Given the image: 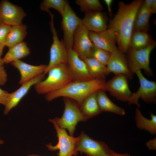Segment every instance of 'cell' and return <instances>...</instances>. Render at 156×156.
Returning a JSON list of instances; mask_svg holds the SVG:
<instances>
[{
  "label": "cell",
  "mask_w": 156,
  "mask_h": 156,
  "mask_svg": "<svg viewBox=\"0 0 156 156\" xmlns=\"http://www.w3.org/2000/svg\"><path fill=\"white\" fill-rule=\"evenodd\" d=\"M143 1L135 0L128 4L119 2L118 11L108 25L107 29L114 34L118 48L123 53L129 47L135 16Z\"/></svg>",
  "instance_id": "cell-1"
},
{
  "label": "cell",
  "mask_w": 156,
  "mask_h": 156,
  "mask_svg": "<svg viewBox=\"0 0 156 156\" xmlns=\"http://www.w3.org/2000/svg\"><path fill=\"white\" fill-rule=\"evenodd\" d=\"M105 82V80L98 79L73 81L61 89L45 94V98L47 101H51L58 97H66L74 100L80 106L88 95L102 90Z\"/></svg>",
  "instance_id": "cell-2"
},
{
  "label": "cell",
  "mask_w": 156,
  "mask_h": 156,
  "mask_svg": "<svg viewBox=\"0 0 156 156\" xmlns=\"http://www.w3.org/2000/svg\"><path fill=\"white\" fill-rule=\"evenodd\" d=\"M47 77L34 85L39 94H46L64 87L73 81L67 63H62L51 68Z\"/></svg>",
  "instance_id": "cell-3"
},
{
  "label": "cell",
  "mask_w": 156,
  "mask_h": 156,
  "mask_svg": "<svg viewBox=\"0 0 156 156\" xmlns=\"http://www.w3.org/2000/svg\"><path fill=\"white\" fill-rule=\"evenodd\" d=\"M65 107L61 118H54L57 125L60 128L68 130L69 135L73 136L77 124L87 119L82 114L77 103L70 99L64 97Z\"/></svg>",
  "instance_id": "cell-4"
},
{
  "label": "cell",
  "mask_w": 156,
  "mask_h": 156,
  "mask_svg": "<svg viewBox=\"0 0 156 156\" xmlns=\"http://www.w3.org/2000/svg\"><path fill=\"white\" fill-rule=\"evenodd\" d=\"M156 45V42L154 41L143 48L135 49L129 48L126 52H127V60L129 69L132 74L143 69L148 76H153V72L150 67V57Z\"/></svg>",
  "instance_id": "cell-5"
},
{
  "label": "cell",
  "mask_w": 156,
  "mask_h": 156,
  "mask_svg": "<svg viewBox=\"0 0 156 156\" xmlns=\"http://www.w3.org/2000/svg\"><path fill=\"white\" fill-rule=\"evenodd\" d=\"M76 145L77 151L88 156H113L115 152L104 142L95 140L82 131Z\"/></svg>",
  "instance_id": "cell-6"
},
{
  "label": "cell",
  "mask_w": 156,
  "mask_h": 156,
  "mask_svg": "<svg viewBox=\"0 0 156 156\" xmlns=\"http://www.w3.org/2000/svg\"><path fill=\"white\" fill-rule=\"evenodd\" d=\"M49 121L52 122L57 133L58 142L55 146L49 143L47 145L48 149L51 151L59 150V156H76L78 154L76 145L79 139V136L74 137L69 135L64 129L60 127L56 124L54 119H50Z\"/></svg>",
  "instance_id": "cell-7"
},
{
  "label": "cell",
  "mask_w": 156,
  "mask_h": 156,
  "mask_svg": "<svg viewBox=\"0 0 156 156\" xmlns=\"http://www.w3.org/2000/svg\"><path fill=\"white\" fill-rule=\"evenodd\" d=\"M62 16L61 24L64 34L62 40L67 50L73 49L74 34L78 27L82 23V19L77 15L67 1Z\"/></svg>",
  "instance_id": "cell-8"
},
{
  "label": "cell",
  "mask_w": 156,
  "mask_h": 156,
  "mask_svg": "<svg viewBox=\"0 0 156 156\" xmlns=\"http://www.w3.org/2000/svg\"><path fill=\"white\" fill-rule=\"evenodd\" d=\"M51 18L50 23L53 35V42L50 52V60L49 64L43 73L45 75L50 69L55 66L62 63H67V51L63 40H59L53 23L54 16L49 14Z\"/></svg>",
  "instance_id": "cell-9"
},
{
  "label": "cell",
  "mask_w": 156,
  "mask_h": 156,
  "mask_svg": "<svg viewBox=\"0 0 156 156\" xmlns=\"http://www.w3.org/2000/svg\"><path fill=\"white\" fill-rule=\"evenodd\" d=\"M135 73L139 80L140 86L136 92L132 93L129 103L139 107L138 101L140 98L147 103H155L156 100V82L146 79L141 70L137 71Z\"/></svg>",
  "instance_id": "cell-10"
},
{
  "label": "cell",
  "mask_w": 156,
  "mask_h": 156,
  "mask_svg": "<svg viewBox=\"0 0 156 156\" xmlns=\"http://www.w3.org/2000/svg\"><path fill=\"white\" fill-rule=\"evenodd\" d=\"M128 79L124 75H115L106 82L102 90L108 92L118 100L129 102L132 93L129 88Z\"/></svg>",
  "instance_id": "cell-11"
},
{
  "label": "cell",
  "mask_w": 156,
  "mask_h": 156,
  "mask_svg": "<svg viewBox=\"0 0 156 156\" xmlns=\"http://www.w3.org/2000/svg\"><path fill=\"white\" fill-rule=\"evenodd\" d=\"M89 32L82 23L78 27L74 34L73 49L82 60L91 57L93 44L89 38Z\"/></svg>",
  "instance_id": "cell-12"
},
{
  "label": "cell",
  "mask_w": 156,
  "mask_h": 156,
  "mask_svg": "<svg viewBox=\"0 0 156 156\" xmlns=\"http://www.w3.org/2000/svg\"><path fill=\"white\" fill-rule=\"evenodd\" d=\"M67 64L73 81H83L94 79L90 75L87 65L73 49L67 50Z\"/></svg>",
  "instance_id": "cell-13"
},
{
  "label": "cell",
  "mask_w": 156,
  "mask_h": 156,
  "mask_svg": "<svg viewBox=\"0 0 156 156\" xmlns=\"http://www.w3.org/2000/svg\"><path fill=\"white\" fill-rule=\"evenodd\" d=\"M26 16V13L20 7L6 0L0 2V17L4 24L11 26L21 24Z\"/></svg>",
  "instance_id": "cell-14"
},
{
  "label": "cell",
  "mask_w": 156,
  "mask_h": 156,
  "mask_svg": "<svg viewBox=\"0 0 156 156\" xmlns=\"http://www.w3.org/2000/svg\"><path fill=\"white\" fill-rule=\"evenodd\" d=\"M118 48L111 53L106 66L109 74L114 73L115 75H123L128 79H131L132 74L130 71L127 59Z\"/></svg>",
  "instance_id": "cell-15"
},
{
  "label": "cell",
  "mask_w": 156,
  "mask_h": 156,
  "mask_svg": "<svg viewBox=\"0 0 156 156\" xmlns=\"http://www.w3.org/2000/svg\"><path fill=\"white\" fill-rule=\"evenodd\" d=\"M43 73L38 75L29 81L22 84L21 86L14 92L10 93L7 102L5 106L3 113L7 114L13 108L16 107L21 99L27 93L33 86L42 81L45 78Z\"/></svg>",
  "instance_id": "cell-16"
},
{
  "label": "cell",
  "mask_w": 156,
  "mask_h": 156,
  "mask_svg": "<svg viewBox=\"0 0 156 156\" xmlns=\"http://www.w3.org/2000/svg\"><path fill=\"white\" fill-rule=\"evenodd\" d=\"M85 13L82 23L89 31L99 33L107 29L108 18L106 13L101 11H88Z\"/></svg>",
  "instance_id": "cell-17"
},
{
  "label": "cell",
  "mask_w": 156,
  "mask_h": 156,
  "mask_svg": "<svg viewBox=\"0 0 156 156\" xmlns=\"http://www.w3.org/2000/svg\"><path fill=\"white\" fill-rule=\"evenodd\" d=\"M19 71L21 75L19 81L20 85L29 81L44 73L47 65L34 66L26 63L20 60H15L10 63Z\"/></svg>",
  "instance_id": "cell-18"
},
{
  "label": "cell",
  "mask_w": 156,
  "mask_h": 156,
  "mask_svg": "<svg viewBox=\"0 0 156 156\" xmlns=\"http://www.w3.org/2000/svg\"><path fill=\"white\" fill-rule=\"evenodd\" d=\"M89 36L93 44L98 47L111 53L118 48L114 34L108 29L99 33L89 31Z\"/></svg>",
  "instance_id": "cell-19"
},
{
  "label": "cell",
  "mask_w": 156,
  "mask_h": 156,
  "mask_svg": "<svg viewBox=\"0 0 156 156\" xmlns=\"http://www.w3.org/2000/svg\"><path fill=\"white\" fill-rule=\"evenodd\" d=\"M98 91L87 97L79 106L82 114L87 119L97 116L102 112L97 100Z\"/></svg>",
  "instance_id": "cell-20"
},
{
  "label": "cell",
  "mask_w": 156,
  "mask_h": 156,
  "mask_svg": "<svg viewBox=\"0 0 156 156\" xmlns=\"http://www.w3.org/2000/svg\"><path fill=\"white\" fill-rule=\"evenodd\" d=\"M152 14L151 11L143 1L136 14L133 26V31H148L150 28L149 19Z\"/></svg>",
  "instance_id": "cell-21"
},
{
  "label": "cell",
  "mask_w": 156,
  "mask_h": 156,
  "mask_svg": "<svg viewBox=\"0 0 156 156\" xmlns=\"http://www.w3.org/2000/svg\"><path fill=\"white\" fill-rule=\"evenodd\" d=\"M30 53L26 42H23L9 48L8 51L2 59L5 64L10 63L27 56Z\"/></svg>",
  "instance_id": "cell-22"
},
{
  "label": "cell",
  "mask_w": 156,
  "mask_h": 156,
  "mask_svg": "<svg viewBox=\"0 0 156 156\" xmlns=\"http://www.w3.org/2000/svg\"><path fill=\"white\" fill-rule=\"evenodd\" d=\"M97 99L101 111L108 112L118 114L124 115V109L115 104L108 97L105 91L102 90L97 92Z\"/></svg>",
  "instance_id": "cell-23"
},
{
  "label": "cell",
  "mask_w": 156,
  "mask_h": 156,
  "mask_svg": "<svg viewBox=\"0 0 156 156\" xmlns=\"http://www.w3.org/2000/svg\"><path fill=\"white\" fill-rule=\"evenodd\" d=\"M27 29L26 26L22 23L12 26L5 46L9 48L23 42L27 35Z\"/></svg>",
  "instance_id": "cell-24"
},
{
  "label": "cell",
  "mask_w": 156,
  "mask_h": 156,
  "mask_svg": "<svg viewBox=\"0 0 156 156\" xmlns=\"http://www.w3.org/2000/svg\"><path fill=\"white\" fill-rule=\"evenodd\" d=\"M86 63L89 72L94 79L105 80L109 75L106 66L92 57L83 60Z\"/></svg>",
  "instance_id": "cell-25"
},
{
  "label": "cell",
  "mask_w": 156,
  "mask_h": 156,
  "mask_svg": "<svg viewBox=\"0 0 156 156\" xmlns=\"http://www.w3.org/2000/svg\"><path fill=\"white\" fill-rule=\"evenodd\" d=\"M151 119H147L142 115L138 108L135 112V120L138 128L150 133L152 135L156 134V116L151 114Z\"/></svg>",
  "instance_id": "cell-26"
},
{
  "label": "cell",
  "mask_w": 156,
  "mask_h": 156,
  "mask_svg": "<svg viewBox=\"0 0 156 156\" xmlns=\"http://www.w3.org/2000/svg\"><path fill=\"white\" fill-rule=\"evenodd\" d=\"M154 41L148 31H133L130 40L129 47L135 49L143 48L147 47Z\"/></svg>",
  "instance_id": "cell-27"
},
{
  "label": "cell",
  "mask_w": 156,
  "mask_h": 156,
  "mask_svg": "<svg viewBox=\"0 0 156 156\" xmlns=\"http://www.w3.org/2000/svg\"><path fill=\"white\" fill-rule=\"evenodd\" d=\"M67 1L64 0H44L40 4V9L49 13V9L57 10L62 16Z\"/></svg>",
  "instance_id": "cell-28"
},
{
  "label": "cell",
  "mask_w": 156,
  "mask_h": 156,
  "mask_svg": "<svg viewBox=\"0 0 156 156\" xmlns=\"http://www.w3.org/2000/svg\"><path fill=\"white\" fill-rule=\"evenodd\" d=\"M76 3L85 13L88 11H101L103 8L98 0H76Z\"/></svg>",
  "instance_id": "cell-29"
},
{
  "label": "cell",
  "mask_w": 156,
  "mask_h": 156,
  "mask_svg": "<svg viewBox=\"0 0 156 156\" xmlns=\"http://www.w3.org/2000/svg\"><path fill=\"white\" fill-rule=\"evenodd\" d=\"M111 53L95 46L93 44L91 53V57L97 60L102 64L106 66Z\"/></svg>",
  "instance_id": "cell-30"
},
{
  "label": "cell",
  "mask_w": 156,
  "mask_h": 156,
  "mask_svg": "<svg viewBox=\"0 0 156 156\" xmlns=\"http://www.w3.org/2000/svg\"><path fill=\"white\" fill-rule=\"evenodd\" d=\"M11 26L3 24L0 25V43L5 46V43Z\"/></svg>",
  "instance_id": "cell-31"
},
{
  "label": "cell",
  "mask_w": 156,
  "mask_h": 156,
  "mask_svg": "<svg viewBox=\"0 0 156 156\" xmlns=\"http://www.w3.org/2000/svg\"><path fill=\"white\" fill-rule=\"evenodd\" d=\"M10 93L0 88V104L5 105L8 99Z\"/></svg>",
  "instance_id": "cell-32"
},
{
  "label": "cell",
  "mask_w": 156,
  "mask_h": 156,
  "mask_svg": "<svg viewBox=\"0 0 156 156\" xmlns=\"http://www.w3.org/2000/svg\"><path fill=\"white\" fill-rule=\"evenodd\" d=\"M7 81V74L3 66H0V85H4Z\"/></svg>",
  "instance_id": "cell-33"
},
{
  "label": "cell",
  "mask_w": 156,
  "mask_h": 156,
  "mask_svg": "<svg viewBox=\"0 0 156 156\" xmlns=\"http://www.w3.org/2000/svg\"><path fill=\"white\" fill-rule=\"evenodd\" d=\"M146 145L149 149L156 150V138L150 140L146 142Z\"/></svg>",
  "instance_id": "cell-34"
},
{
  "label": "cell",
  "mask_w": 156,
  "mask_h": 156,
  "mask_svg": "<svg viewBox=\"0 0 156 156\" xmlns=\"http://www.w3.org/2000/svg\"><path fill=\"white\" fill-rule=\"evenodd\" d=\"M104 1L107 5L108 12L110 17L112 16V12L111 9L113 1L112 0H104Z\"/></svg>",
  "instance_id": "cell-35"
},
{
  "label": "cell",
  "mask_w": 156,
  "mask_h": 156,
  "mask_svg": "<svg viewBox=\"0 0 156 156\" xmlns=\"http://www.w3.org/2000/svg\"><path fill=\"white\" fill-rule=\"evenodd\" d=\"M150 10L152 14H156V0H153Z\"/></svg>",
  "instance_id": "cell-36"
},
{
  "label": "cell",
  "mask_w": 156,
  "mask_h": 156,
  "mask_svg": "<svg viewBox=\"0 0 156 156\" xmlns=\"http://www.w3.org/2000/svg\"><path fill=\"white\" fill-rule=\"evenodd\" d=\"M113 156H131L128 153H115Z\"/></svg>",
  "instance_id": "cell-37"
},
{
  "label": "cell",
  "mask_w": 156,
  "mask_h": 156,
  "mask_svg": "<svg viewBox=\"0 0 156 156\" xmlns=\"http://www.w3.org/2000/svg\"><path fill=\"white\" fill-rule=\"evenodd\" d=\"M5 46V45H4L0 43V57H1L2 55L3 49Z\"/></svg>",
  "instance_id": "cell-38"
},
{
  "label": "cell",
  "mask_w": 156,
  "mask_h": 156,
  "mask_svg": "<svg viewBox=\"0 0 156 156\" xmlns=\"http://www.w3.org/2000/svg\"><path fill=\"white\" fill-rule=\"evenodd\" d=\"M5 64L4 62L2 59L1 57H0V66H3Z\"/></svg>",
  "instance_id": "cell-39"
},
{
  "label": "cell",
  "mask_w": 156,
  "mask_h": 156,
  "mask_svg": "<svg viewBox=\"0 0 156 156\" xmlns=\"http://www.w3.org/2000/svg\"><path fill=\"white\" fill-rule=\"evenodd\" d=\"M3 22L0 17V25L3 24Z\"/></svg>",
  "instance_id": "cell-40"
},
{
  "label": "cell",
  "mask_w": 156,
  "mask_h": 156,
  "mask_svg": "<svg viewBox=\"0 0 156 156\" xmlns=\"http://www.w3.org/2000/svg\"><path fill=\"white\" fill-rule=\"evenodd\" d=\"M4 141L3 140L0 139V144H3Z\"/></svg>",
  "instance_id": "cell-41"
},
{
  "label": "cell",
  "mask_w": 156,
  "mask_h": 156,
  "mask_svg": "<svg viewBox=\"0 0 156 156\" xmlns=\"http://www.w3.org/2000/svg\"><path fill=\"white\" fill-rule=\"evenodd\" d=\"M27 156H39L38 155H28Z\"/></svg>",
  "instance_id": "cell-42"
}]
</instances>
